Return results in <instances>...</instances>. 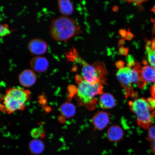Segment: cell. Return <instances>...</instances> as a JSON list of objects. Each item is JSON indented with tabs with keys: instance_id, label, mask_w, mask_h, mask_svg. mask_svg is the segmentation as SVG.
<instances>
[{
	"instance_id": "obj_1",
	"label": "cell",
	"mask_w": 155,
	"mask_h": 155,
	"mask_svg": "<svg viewBox=\"0 0 155 155\" xmlns=\"http://www.w3.org/2000/svg\"><path fill=\"white\" fill-rule=\"evenodd\" d=\"M82 33L81 27L74 19L67 16L62 15L54 19L50 25V35L57 41L67 42Z\"/></svg>"
},
{
	"instance_id": "obj_2",
	"label": "cell",
	"mask_w": 155,
	"mask_h": 155,
	"mask_svg": "<svg viewBox=\"0 0 155 155\" xmlns=\"http://www.w3.org/2000/svg\"><path fill=\"white\" fill-rule=\"evenodd\" d=\"M30 91L19 87L8 89L1 100L0 111L11 114L18 111H22L25 104L30 100Z\"/></svg>"
},
{
	"instance_id": "obj_3",
	"label": "cell",
	"mask_w": 155,
	"mask_h": 155,
	"mask_svg": "<svg viewBox=\"0 0 155 155\" xmlns=\"http://www.w3.org/2000/svg\"><path fill=\"white\" fill-rule=\"evenodd\" d=\"M74 53L75 61L83 66L82 74L83 79L93 84L106 83L107 71L103 62L97 61L92 65L89 64L80 57L76 50Z\"/></svg>"
},
{
	"instance_id": "obj_4",
	"label": "cell",
	"mask_w": 155,
	"mask_h": 155,
	"mask_svg": "<svg viewBox=\"0 0 155 155\" xmlns=\"http://www.w3.org/2000/svg\"><path fill=\"white\" fill-rule=\"evenodd\" d=\"M103 86L101 83L92 84L84 79L79 81L78 86L77 94L82 103L86 106H95L96 100L95 98L98 94H103Z\"/></svg>"
},
{
	"instance_id": "obj_5",
	"label": "cell",
	"mask_w": 155,
	"mask_h": 155,
	"mask_svg": "<svg viewBox=\"0 0 155 155\" xmlns=\"http://www.w3.org/2000/svg\"><path fill=\"white\" fill-rule=\"evenodd\" d=\"M131 110L137 117L138 125L142 128L148 129L152 124L153 114L151 113V108L147 101L141 98L135 100L131 104Z\"/></svg>"
},
{
	"instance_id": "obj_6",
	"label": "cell",
	"mask_w": 155,
	"mask_h": 155,
	"mask_svg": "<svg viewBox=\"0 0 155 155\" xmlns=\"http://www.w3.org/2000/svg\"><path fill=\"white\" fill-rule=\"evenodd\" d=\"M131 68H123L120 69L116 74V76L121 86L124 89L126 97L129 96H133L134 93L132 86L131 78L130 75Z\"/></svg>"
},
{
	"instance_id": "obj_7",
	"label": "cell",
	"mask_w": 155,
	"mask_h": 155,
	"mask_svg": "<svg viewBox=\"0 0 155 155\" xmlns=\"http://www.w3.org/2000/svg\"><path fill=\"white\" fill-rule=\"evenodd\" d=\"M92 121L95 130H103L110 123L109 114L103 111L98 112L93 116Z\"/></svg>"
},
{
	"instance_id": "obj_8",
	"label": "cell",
	"mask_w": 155,
	"mask_h": 155,
	"mask_svg": "<svg viewBox=\"0 0 155 155\" xmlns=\"http://www.w3.org/2000/svg\"><path fill=\"white\" fill-rule=\"evenodd\" d=\"M48 45L44 40L40 38H35L29 42L28 48L31 53L34 55H43L47 51Z\"/></svg>"
},
{
	"instance_id": "obj_9",
	"label": "cell",
	"mask_w": 155,
	"mask_h": 155,
	"mask_svg": "<svg viewBox=\"0 0 155 155\" xmlns=\"http://www.w3.org/2000/svg\"><path fill=\"white\" fill-rule=\"evenodd\" d=\"M36 81L37 77L32 70H25L19 75V83L22 86L26 88L33 86Z\"/></svg>"
},
{
	"instance_id": "obj_10",
	"label": "cell",
	"mask_w": 155,
	"mask_h": 155,
	"mask_svg": "<svg viewBox=\"0 0 155 155\" xmlns=\"http://www.w3.org/2000/svg\"><path fill=\"white\" fill-rule=\"evenodd\" d=\"M32 70L38 73L45 71L49 66V63L46 58L40 56L32 58L30 63Z\"/></svg>"
},
{
	"instance_id": "obj_11",
	"label": "cell",
	"mask_w": 155,
	"mask_h": 155,
	"mask_svg": "<svg viewBox=\"0 0 155 155\" xmlns=\"http://www.w3.org/2000/svg\"><path fill=\"white\" fill-rule=\"evenodd\" d=\"M124 135L123 129L117 125H112L107 130L106 136L110 142L116 143L120 141Z\"/></svg>"
},
{
	"instance_id": "obj_12",
	"label": "cell",
	"mask_w": 155,
	"mask_h": 155,
	"mask_svg": "<svg viewBox=\"0 0 155 155\" xmlns=\"http://www.w3.org/2000/svg\"><path fill=\"white\" fill-rule=\"evenodd\" d=\"M58 7L63 16L68 17L72 15L74 8L71 0H58Z\"/></svg>"
},
{
	"instance_id": "obj_13",
	"label": "cell",
	"mask_w": 155,
	"mask_h": 155,
	"mask_svg": "<svg viewBox=\"0 0 155 155\" xmlns=\"http://www.w3.org/2000/svg\"><path fill=\"white\" fill-rule=\"evenodd\" d=\"M116 101L114 96L109 93H104L101 96L99 104L102 109H111L115 106Z\"/></svg>"
},
{
	"instance_id": "obj_14",
	"label": "cell",
	"mask_w": 155,
	"mask_h": 155,
	"mask_svg": "<svg viewBox=\"0 0 155 155\" xmlns=\"http://www.w3.org/2000/svg\"><path fill=\"white\" fill-rule=\"evenodd\" d=\"M29 148L32 154L37 155L41 154L44 152L45 146L42 140L35 139L29 143Z\"/></svg>"
},
{
	"instance_id": "obj_15",
	"label": "cell",
	"mask_w": 155,
	"mask_h": 155,
	"mask_svg": "<svg viewBox=\"0 0 155 155\" xmlns=\"http://www.w3.org/2000/svg\"><path fill=\"white\" fill-rule=\"evenodd\" d=\"M141 77L143 80L148 82H155V69L150 65H146L141 68Z\"/></svg>"
},
{
	"instance_id": "obj_16",
	"label": "cell",
	"mask_w": 155,
	"mask_h": 155,
	"mask_svg": "<svg viewBox=\"0 0 155 155\" xmlns=\"http://www.w3.org/2000/svg\"><path fill=\"white\" fill-rule=\"evenodd\" d=\"M60 111L62 115L67 118H71L76 113V108L72 104L66 102L62 104L60 107Z\"/></svg>"
},
{
	"instance_id": "obj_17",
	"label": "cell",
	"mask_w": 155,
	"mask_h": 155,
	"mask_svg": "<svg viewBox=\"0 0 155 155\" xmlns=\"http://www.w3.org/2000/svg\"><path fill=\"white\" fill-rule=\"evenodd\" d=\"M147 45L146 50L148 56V61L152 67L155 69V50L153 49L151 47V44Z\"/></svg>"
},
{
	"instance_id": "obj_18",
	"label": "cell",
	"mask_w": 155,
	"mask_h": 155,
	"mask_svg": "<svg viewBox=\"0 0 155 155\" xmlns=\"http://www.w3.org/2000/svg\"><path fill=\"white\" fill-rule=\"evenodd\" d=\"M11 31L6 25L0 24V37L6 36L11 33Z\"/></svg>"
},
{
	"instance_id": "obj_19",
	"label": "cell",
	"mask_w": 155,
	"mask_h": 155,
	"mask_svg": "<svg viewBox=\"0 0 155 155\" xmlns=\"http://www.w3.org/2000/svg\"><path fill=\"white\" fill-rule=\"evenodd\" d=\"M147 139L150 142L155 141V125L151 126L148 129Z\"/></svg>"
},
{
	"instance_id": "obj_20",
	"label": "cell",
	"mask_w": 155,
	"mask_h": 155,
	"mask_svg": "<svg viewBox=\"0 0 155 155\" xmlns=\"http://www.w3.org/2000/svg\"><path fill=\"white\" fill-rule=\"evenodd\" d=\"M42 134L41 129L39 128H35L33 129L31 132L32 137L35 138H38L41 136Z\"/></svg>"
},
{
	"instance_id": "obj_21",
	"label": "cell",
	"mask_w": 155,
	"mask_h": 155,
	"mask_svg": "<svg viewBox=\"0 0 155 155\" xmlns=\"http://www.w3.org/2000/svg\"><path fill=\"white\" fill-rule=\"evenodd\" d=\"M129 48H125L124 46H120L119 53L122 55L127 56L129 53Z\"/></svg>"
},
{
	"instance_id": "obj_22",
	"label": "cell",
	"mask_w": 155,
	"mask_h": 155,
	"mask_svg": "<svg viewBox=\"0 0 155 155\" xmlns=\"http://www.w3.org/2000/svg\"><path fill=\"white\" fill-rule=\"evenodd\" d=\"M125 1L129 3H134L139 5L148 0H125Z\"/></svg>"
},
{
	"instance_id": "obj_23",
	"label": "cell",
	"mask_w": 155,
	"mask_h": 155,
	"mask_svg": "<svg viewBox=\"0 0 155 155\" xmlns=\"http://www.w3.org/2000/svg\"><path fill=\"white\" fill-rule=\"evenodd\" d=\"M152 109L155 108V96L149 98L147 101Z\"/></svg>"
},
{
	"instance_id": "obj_24",
	"label": "cell",
	"mask_w": 155,
	"mask_h": 155,
	"mask_svg": "<svg viewBox=\"0 0 155 155\" xmlns=\"http://www.w3.org/2000/svg\"><path fill=\"white\" fill-rule=\"evenodd\" d=\"M119 34L122 38H125L127 34V31L125 29H120L119 31Z\"/></svg>"
},
{
	"instance_id": "obj_25",
	"label": "cell",
	"mask_w": 155,
	"mask_h": 155,
	"mask_svg": "<svg viewBox=\"0 0 155 155\" xmlns=\"http://www.w3.org/2000/svg\"><path fill=\"white\" fill-rule=\"evenodd\" d=\"M134 35L129 30H128L127 31V36H126L125 39L127 40H131L133 38Z\"/></svg>"
},
{
	"instance_id": "obj_26",
	"label": "cell",
	"mask_w": 155,
	"mask_h": 155,
	"mask_svg": "<svg viewBox=\"0 0 155 155\" xmlns=\"http://www.w3.org/2000/svg\"><path fill=\"white\" fill-rule=\"evenodd\" d=\"M150 143V148L153 154L155 155V141Z\"/></svg>"
},
{
	"instance_id": "obj_27",
	"label": "cell",
	"mask_w": 155,
	"mask_h": 155,
	"mask_svg": "<svg viewBox=\"0 0 155 155\" xmlns=\"http://www.w3.org/2000/svg\"><path fill=\"white\" fill-rule=\"evenodd\" d=\"M124 63V62L121 61H120L117 62V63H116V65L118 68H120V69L123 68Z\"/></svg>"
},
{
	"instance_id": "obj_28",
	"label": "cell",
	"mask_w": 155,
	"mask_h": 155,
	"mask_svg": "<svg viewBox=\"0 0 155 155\" xmlns=\"http://www.w3.org/2000/svg\"><path fill=\"white\" fill-rule=\"evenodd\" d=\"M125 43V39L124 38H121L120 40L118 41V45L119 46H123V45Z\"/></svg>"
},
{
	"instance_id": "obj_29",
	"label": "cell",
	"mask_w": 155,
	"mask_h": 155,
	"mask_svg": "<svg viewBox=\"0 0 155 155\" xmlns=\"http://www.w3.org/2000/svg\"><path fill=\"white\" fill-rule=\"evenodd\" d=\"M150 91L152 96H155V84L151 89Z\"/></svg>"
},
{
	"instance_id": "obj_30",
	"label": "cell",
	"mask_w": 155,
	"mask_h": 155,
	"mask_svg": "<svg viewBox=\"0 0 155 155\" xmlns=\"http://www.w3.org/2000/svg\"><path fill=\"white\" fill-rule=\"evenodd\" d=\"M151 47L153 49L155 50V38L153 40L152 43H151Z\"/></svg>"
},
{
	"instance_id": "obj_31",
	"label": "cell",
	"mask_w": 155,
	"mask_h": 155,
	"mask_svg": "<svg viewBox=\"0 0 155 155\" xmlns=\"http://www.w3.org/2000/svg\"><path fill=\"white\" fill-rule=\"evenodd\" d=\"M112 10L114 12H117L118 10V7L117 6H115L113 7V8H112Z\"/></svg>"
},
{
	"instance_id": "obj_32",
	"label": "cell",
	"mask_w": 155,
	"mask_h": 155,
	"mask_svg": "<svg viewBox=\"0 0 155 155\" xmlns=\"http://www.w3.org/2000/svg\"><path fill=\"white\" fill-rule=\"evenodd\" d=\"M151 11H152L153 12L155 13V5L152 8V10H151Z\"/></svg>"
}]
</instances>
